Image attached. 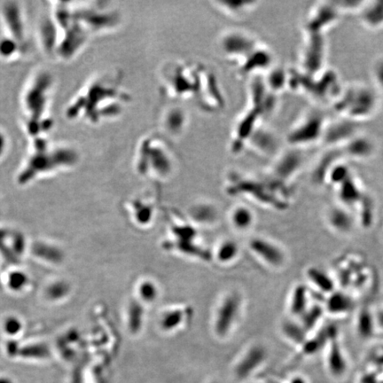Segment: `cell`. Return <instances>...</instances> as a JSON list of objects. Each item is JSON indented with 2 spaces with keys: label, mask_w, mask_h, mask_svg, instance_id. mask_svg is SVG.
I'll use <instances>...</instances> for the list:
<instances>
[{
  "label": "cell",
  "mask_w": 383,
  "mask_h": 383,
  "mask_svg": "<svg viewBox=\"0 0 383 383\" xmlns=\"http://www.w3.org/2000/svg\"><path fill=\"white\" fill-rule=\"evenodd\" d=\"M161 89L167 97L194 101L205 111H218L223 98L219 82L202 64L173 62L166 64L160 74Z\"/></svg>",
  "instance_id": "obj_1"
},
{
  "label": "cell",
  "mask_w": 383,
  "mask_h": 383,
  "mask_svg": "<svg viewBox=\"0 0 383 383\" xmlns=\"http://www.w3.org/2000/svg\"><path fill=\"white\" fill-rule=\"evenodd\" d=\"M221 48L241 76H256L272 67V51L250 32L230 31L224 33L221 38Z\"/></svg>",
  "instance_id": "obj_2"
},
{
  "label": "cell",
  "mask_w": 383,
  "mask_h": 383,
  "mask_svg": "<svg viewBox=\"0 0 383 383\" xmlns=\"http://www.w3.org/2000/svg\"><path fill=\"white\" fill-rule=\"evenodd\" d=\"M121 85L120 79L116 77H102L94 81L85 88L84 94L76 98L72 107L85 105L81 109H85L84 116L90 117L92 123H95L98 109V123L102 118L119 116L129 101V94Z\"/></svg>",
  "instance_id": "obj_3"
},
{
  "label": "cell",
  "mask_w": 383,
  "mask_h": 383,
  "mask_svg": "<svg viewBox=\"0 0 383 383\" xmlns=\"http://www.w3.org/2000/svg\"><path fill=\"white\" fill-rule=\"evenodd\" d=\"M380 97L373 85L352 83L343 86L332 105L340 117L359 124L376 115L381 106Z\"/></svg>",
  "instance_id": "obj_4"
},
{
  "label": "cell",
  "mask_w": 383,
  "mask_h": 383,
  "mask_svg": "<svg viewBox=\"0 0 383 383\" xmlns=\"http://www.w3.org/2000/svg\"><path fill=\"white\" fill-rule=\"evenodd\" d=\"M135 163L139 173L163 179L172 174L178 158L167 138L149 134L138 144Z\"/></svg>",
  "instance_id": "obj_5"
},
{
  "label": "cell",
  "mask_w": 383,
  "mask_h": 383,
  "mask_svg": "<svg viewBox=\"0 0 383 383\" xmlns=\"http://www.w3.org/2000/svg\"><path fill=\"white\" fill-rule=\"evenodd\" d=\"M33 149V154L19 175L20 183L30 182L38 175L55 169L70 167L77 160L76 152L65 147H50L44 138H36Z\"/></svg>",
  "instance_id": "obj_6"
},
{
  "label": "cell",
  "mask_w": 383,
  "mask_h": 383,
  "mask_svg": "<svg viewBox=\"0 0 383 383\" xmlns=\"http://www.w3.org/2000/svg\"><path fill=\"white\" fill-rule=\"evenodd\" d=\"M51 85V77L46 74H42L35 77L23 95V105L26 115V129L31 135L38 136L41 132L45 131L44 124H41V118L43 117L44 119L48 107Z\"/></svg>",
  "instance_id": "obj_7"
},
{
  "label": "cell",
  "mask_w": 383,
  "mask_h": 383,
  "mask_svg": "<svg viewBox=\"0 0 383 383\" xmlns=\"http://www.w3.org/2000/svg\"><path fill=\"white\" fill-rule=\"evenodd\" d=\"M328 119L321 112L313 110L305 113L290 129L287 141L290 147L303 150L321 142V138Z\"/></svg>",
  "instance_id": "obj_8"
},
{
  "label": "cell",
  "mask_w": 383,
  "mask_h": 383,
  "mask_svg": "<svg viewBox=\"0 0 383 383\" xmlns=\"http://www.w3.org/2000/svg\"><path fill=\"white\" fill-rule=\"evenodd\" d=\"M324 34L305 32L301 52L302 72L314 76L322 71L326 55V43Z\"/></svg>",
  "instance_id": "obj_9"
},
{
  "label": "cell",
  "mask_w": 383,
  "mask_h": 383,
  "mask_svg": "<svg viewBox=\"0 0 383 383\" xmlns=\"http://www.w3.org/2000/svg\"><path fill=\"white\" fill-rule=\"evenodd\" d=\"M269 173L281 182L287 183L300 172L304 164V156L301 149L290 147L274 156Z\"/></svg>",
  "instance_id": "obj_10"
},
{
  "label": "cell",
  "mask_w": 383,
  "mask_h": 383,
  "mask_svg": "<svg viewBox=\"0 0 383 383\" xmlns=\"http://www.w3.org/2000/svg\"><path fill=\"white\" fill-rule=\"evenodd\" d=\"M343 14L334 3V1L319 2L312 8L304 24V32L325 34V32L334 27L340 21Z\"/></svg>",
  "instance_id": "obj_11"
},
{
  "label": "cell",
  "mask_w": 383,
  "mask_h": 383,
  "mask_svg": "<svg viewBox=\"0 0 383 383\" xmlns=\"http://www.w3.org/2000/svg\"><path fill=\"white\" fill-rule=\"evenodd\" d=\"M358 133L360 131L357 123L339 117L336 120L327 121L320 143L327 148H340Z\"/></svg>",
  "instance_id": "obj_12"
},
{
  "label": "cell",
  "mask_w": 383,
  "mask_h": 383,
  "mask_svg": "<svg viewBox=\"0 0 383 383\" xmlns=\"http://www.w3.org/2000/svg\"><path fill=\"white\" fill-rule=\"evenodd\" d=\"M240 298L236 294H229L220 304L215 322V329L219 335H225L231 330L240 312Z\"/></svg>",
  "instance_id": "obj_13"
},
{
  "label": "cell",
  "mask_w": 383,
  "mask_h": 383,
  "mask_svg": "<svg viewBox=\"0 0 383 383\" xmlns=\"http://www.w3.org/2000/svg\"><path fill=\"white\" fill-rule=\"evenodd\" d=\"M344 158L356 160H370L376 153V144L364 134L358 133L339 148Z\"/></svg>",
  "instance_id": "obj_14"
},
{
  "label": "cell",
  "mask_w": 383,
  "mask_h": 383,
  "mask_svg": "<svg viewBox=\"0 0 383 383\" xmlns=\"http://www.w3.org/2000/svg\"><path fill=\"white\" fill-rule=\"evenodd\" d=\"M250 247L260 258L271 266L280 267L284 263L285 255L283 251L271 241L256 238L251 241Z\"/></svg>",
  "instance_id": "obj_15"
},
{
  "label": "cell",
  "mask_w": 383,
  "mask_h": 383,
  "mask_svg": "<svg viewBox=\"0 0 383 383\" xmlns=\"http://www.w3.org/2000/svg\"><path fill=\"white\" fill-rule=\"evenodd\" d=\"M361 24L369 31L383 30V1L364 2L357 14Z\"/></svg>",
  "instance_id": "obj_16"
},
{
  "label": "cell",
  "mask_w": 383,
  "mask_h": 383,
  "mask_svg": "<svg viewBox=\"0 0 383 383\" xmlns=\"http://www.w3.org/2000/svg\"><path fill=\"white\" fill-rule=\"evenodd\" d=\"M265 357V352L260 346H255L247 351L235 367V374L239 379L249 377L251 373L263 363Z\"/></svg>",
  "instance_id": "obj_17"
},
{
  "label": "cell",
  "mask_w": 383,
  "mask_h": 383,
  "mask_svg": "<svg viewBox=\"0 0 383 383\" xmlns=\"http://www.w3.org/2000/svg\"><path fill=\"white\" fill-rule=\"evenodd\" d=\"M2 14L5 27L8 29V32L12 34L11 37L23 46L22 44H23L24 40V27L19 6L14 4L6 5L4 6Z\"/></svg>",
  "instance_id": "obj_18"
},
{
  "label": "cell",
  "mask_w": 383,
  "mask_h": 383,
  "mask_svg": "<svg viewBox=\"0 0 383 383\" xmlns=\"http://www.w3.org/2000/svg\"><path fill=\"white\" fill-rule=\"evenodd\" d=\"M187 116L182 109L170 107L161 116V124L164 129V135L178 137L182 133L187 126Z\"/></svg>",
  "instance_id": "obj_19"
},
{
  "label": "cell",
  "mask_w": 383,
  "mask_h": 383,
  "mask_svg": "<svg viewBox=\"0 0 383 383\" xmlns=\"http://www.w3.org/2000/svg\"><path fill=\"white\" fill-rule=\"evenodd\" d=\"M337 187L339 199L345 205L352 206L364 200L363 190L353 175Z\"/></svg>",
  "instance_id": "obj_20"
},
{
  "label": "cell",
  "mask_w": 383,
  "mask_h": 383,
  "mask_svg": "<svg viewBox=\"0 0 383 383\" xmlns=\"http://www.w3.org/2000/svg\"><path fill=\"white\" fill-rule=\"evenodd\" d=\"M329 351L327 356V366L331 374L334 376H341L346 371V361L344 359L342 349L340 348L339 343L336 340V334L331 336L330 338Z\"/></svg>",
  "instance_id": "obj_21"
},
{
  "label": "cell",
  "mask_w": 383,
  "mask_h": 383,
  "mask_svg": "<svg viewBox=\"0 0 383 383\" xmlns=\"http://www.w3.org/2000/svg\"><path fill=\"white\" fill-rule=\"evenodd\" d=\"M216 8L232 18H242L250 14L256 5L254 1H219L214 3Z\"/></svg>",
  "instance_id": "obj_22"
},
{
  "label": "cell",
  "mask_w": 383,
  "mask_h": 383,
  "mask_svg": "<svg viewBox=\"0 0 383 383\" xmlns=\"http://www.w3.org/2000/svg\"><path fill=\"white\" fill-rule=\"evenodd\" d=\"M328 220L331 226L338 232H349L353 225L351 216L344 209L339 207L330 210Z\"/></svg>",
  "instance_id": "obj_23"
},
{
  "label": "cell",
  "mask_w": 383,
  "mask_h": 383,
  "mask_svg": "<svg viewBox=\"0 0 383 383\" xmlns=\"http://www.w3.org/2000/svg\"><path fill=\"white\" fill-rule=\"evenodd\" d=\"M308 279L321 292L333 293L334 284L333 280L325 272L317 268H310L307 272Z\"/></svg>",
  "instance_id": "obj_24"
},
{
  "label": "cell",
  "mask_w": 383,
  "mask_h": 383,
  "mask_svg": "<svg viewBox=\"0 0 383 383\" xmlns=\"http://www.w3.org/2000/svg\"><path fill=\"white\" fill-rule=\"evenodd\" d=\"M328 312L333 314H343L350 312L353 307V301L346 294L333 292L326 302Z\"/></svg>",
  "instance_id": "obj_25"
},
{
  "label": "cell",
  "mask_w": 383,
  "mask_h": 383,
  "mask_svg": "<svg viewBox=\"0 0 383 383\" xmlns=\"http://www.w3.org/2000/svg\"><path fill=\"white\" fill-rule=\"evenodd\" d=\"M307 291L302 285H299L294 289L290 301V312L294 316H303L308 308Z\"/></svg>",
  "instance_id": "obj_26"
},
{
  "label": "cell",
  "mask_w": 383,
  "mask_h": 383,
  "mask_svg": "<svg viewBox=\"0 0 383 383\" xmlns=\"http://www.w3.org/2000/svg\"><path fill=\"white\" fill-rule=\"evenodd\" d=\"M370 76L373 87L383 95V55L374 59L370 67Z\"/></svg>",
  "instance_id": "obj_27"
},
{
  "label": "cell",
  "mask_w": 383,
  "mask_h": 383,
  "mask_svg": "<svg viewBox=\"0 0 383 383\" xmlns=\"http://www.w3.org/2000/svg\"><path fill=\"white\" fill-rule=\"evenodd\" d=\"M232 221L234 226L238 229H247L253 222V215L245 207H239L232 212Z\"/></svg>",
  "instance_id": "obj_28"
},
{
  "label": "cell",
  "mask_w": 383,
  "mask_h": 383,
  "mask_svg": "<svg viewBox=\"0 0 383 383\" xmlns=\"http://www.w3.org/2000/svg\"><path fill=\"white\" fill-rule=\"evenodd\" d=\"M284 332L286 335L294 343L303 344L306 341L307 331L303 328V325L287 322L284 325Z\"/></svg>",
  "instance_id": "obj_29"
},
{
  "label": "cell",
  "mask_w": 383,
  "mask_h": 383,
  "mask_svg": "<svg viewBox=\"0 0 383 383\" xmlns=\"http://www.w3.org/2000/svg\"><path fill=\"white\" fill-rule=\"evenodd\" d=\"M139 297L147 303H152L157 298L158 290L154 282L147 281L141 282L138 287Z\"/></svg>",
  "instance_id": "obj_30"
},
{
  "label": "cell",
  "mask_w": 383,
  "mask_h": 383,
  "mask_svg": "<svg viewBox=\"0 0 383 383\" xmlns=\"http://www.w3.org/2000/svg\"><path fill=\"white\" fill-rule=\"evenodd\" d=\"M129 326L131 331L137 332L141 327L143 320V309L138 303H131L129 309Z\"/></svg>",
  "instance_id": "obj_31"
},
{
  "label": "cell",
  "mask_w": 383,
  "mask_h": 383,
  "mask_svg": "<svg viewBox=\"0 0 383 383\" xmlns=\"http://www.w3.org/2000/svg\"><path fill=\"white\" fill-rule=\"evenodd\" d=\"M237 253L238 247L236 243L232 241H227L223 242V244H221L219 247L218 257L221 262H228L234 258Z\"/></svg>",
  "instance_id": "obj_32"
},
{
  "label": "cell",
  "mask_w": 383,
  "mask_h": 383,
  "mask_svg": "<svg viewBox=\"0 0 383 383\" xmlns=\"http://www.w3.org/2000/svg\"><path fill=\"white\" fill-rule=\"evenodd\" d=\"M182 321V313L178 311H171L165 313L160 319V325L166 330L176 328Z\"/></svg>",
  "instance_id": "obj_33"
},
{
  "label": "cell",
  "mask_w": 383,
  "mask_h": 383,
  "mask_svg": "<svg viewBox=\"0 0 383 383\" xmlns=\"http://www.w3.org/2000/svg\"><path fill=\"white\" fill-rule=\"evenodd\" d=\"M322 315V310L319 307H313L312 309H308L305 313L303 314V326L306 331L312 329L316 325L317 322L320 319Z\"/></svg>",
  "instance_id": "obj_34"
},
{
  "label": "cell",
  "mask_w": 383,
  "mask_h": 383,
  "mask_svg": "<svg viewBox=\"0 0 383 383\" xmlns=\"http://www.w3.org/2000/svg\"><path fill=\"white\" fill-rule=\"evenodd\" d=\"M358 331L363 336H370L373 333V319L370 316L369 312L361 313L358 319Z\"/></svg>",
  "instance_id": "obj_35"
},
{
  "label": "cell",
  "mask_w": 383,
  "mask_h": 383,
  "mask_svg": "<svg viewBox=\"0 0 383 383\" xmlns=\"http://www.w3.org/2000/svg\"><path fill=\"white\" fill-rule=\"evenodd\" d=\"M6 147H7V142H6L5 134L0 131V158L5 154Z\"/></svg>",
  "instance_id": "obj_36"
},
{
  "label": "cell",
  "mask_w": 383,
  "mask_h": 383,
  "mask_svg": "<svg viewBox=\"0 0 383 383\" xmlns=\"http://www.w3.org/2000/svg\"><path fill=\"white\" fill-rule=\"evenodd\" d=\"M375 321H376L377 325H378L381 328H383V309H382V310L377 313Z\"/></svg>",
  "instance_id": "obj_37"
},
{
  "label": "cell",
  "mask_w": 383,
  "mask_h": 383,
  "mask_svg": "<svg viewBox=\"0 0 383 383\" xmlns=\"http://www.w3.org/2000/svg\"><path fill=\"white\" fill-rule=\"evenodd\" d=\"M16 323H17V320H15V322H14V325H16ZM9 325H13V324H12V321H6V323H5V327H7V326H9ZM5 329H6L7 332H14V331H13L14 329V332H15V331L17 330L16 328H15V327H14V326H12L11 328H10V327H8V328H5Z\"/></svg>",
  "instance_id": "obj_38"
},
{
  "label": "cell",
  "mask_w": 383,
  "mask_h": 383,
  "mask_svg": "<svg viewBox=\"0 0 383 383\" xmlns=\"http://www.w3.org/2000/svg\"><path fill=\"white\" fill-rule=\"evenodd\" d=\"M0 383H13L11 382V380L8 378H5V377H0Z\"/></svg>",
  "instance_id": "obj_39"
}]
</instances>
